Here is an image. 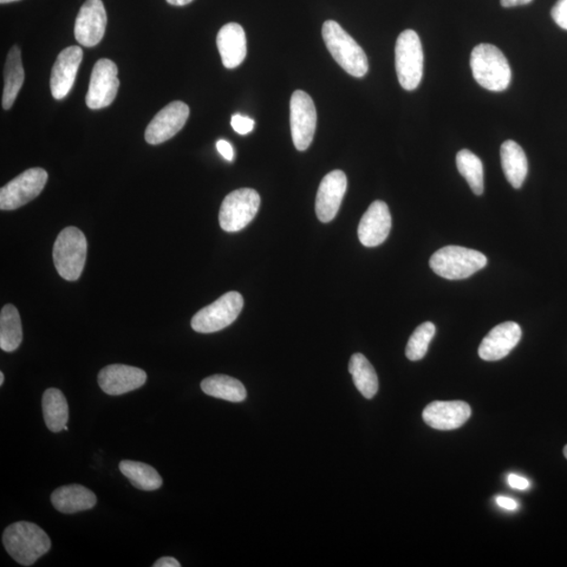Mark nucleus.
Here are the masks:
<instances>
[{
	"label": "nucleus",
	"instance_id": "1",
	"mask_svg": "<svg viewBox=\"0 0 567 567\" xmlns=\"http://www.w3.org/2000/svg\"><path fill=\"white\" fill-rule=\"evenodd\" d=\"M5 549L15 562L31 566L51 549V540L42 527L19 521L6 527L3 535Z\"/></svg>",
	"mask_w": 567,
	"mask_h": 567
},
{
	"label": "nucleus",
	"instance_id": "36",
	"mask_svg": "<svg viewBox=\"0 0 567 567\" xmlns=\"http://www.w3.org/2000/svg\"><path fill=\"white\" fill-rule=\"evenodd\" d=\"M497 501V505L501 507L506 508V510L508 511H514L516 510L518 505L516 503V501H515L512 498H507V497H504V496H500L496 499Z\"/></svg>",
	"mask_w": 567,
	"mask_h": 567
},
{
	"label": "nucleus",
	"instance_id": "28",
	"mask_svg": "<svg viewBox=\"0 0 567 567\" xmlns=\"http://www.w3.org/2000/svg\"><path fill=\"white\" fill-rule=\"evenodd\" d=\"M119 468L130 484L139 490L155 491L162 487V477L152 466L138 461L123 460Z\"/></svg>",
	"mask_w": 567,
	"mask_h": 567
},
{
	"label": "nucleus",
	"instance_id": "15",
	"mask_svg": "<svg viewBox=\"0 0 567 567\" xmlns=\"http://www.w3.org/2000/svg\"><path fill=\"white\" fill-rule=\"evenodd\" d=\"M83 58V51L77 45L64 49L52 69L50 87L56 100L67 97L73 88L78 70Z\"/></svg>",
	"mask_w": 567,
	"mask_h": 567
},
{
	"label": "nucleus",
	"instance_id": "25",
	"mask_svg": "<svg viewBox=\"0 0 567 567\" xmlns=\"http://www.w3.org/2000/svg\"><path fill=\"white\" fill-rule=\"evenodd\" d=\"M201 389L206 395L232 402L245 401L247 392L244 384L236 378L227 375H213L201 383Z\"/></svg>",
	"mask_w": 567,
	"mask_h": 567
},
{
	"label": "nucleus",
	"instance_id": "41",
	"mask_svg": "<svg viewBox=\"0 0 567 567\" xmlns=\"http://www.w3.org/2000/svg\"><path fill=\"white\" fill-rule=\"evenodd\" d=\"M563 454L565 456V458L567 459V445L565 446V448L563 449Z\"/></svg>",
	"mask_w": 567,
	"mask_h": 567
},
{
	"label": "nucleus",
	"instance_id": "14",
	"mask_svg": "<svg viewBox=\"0 0 567 567\" xmlns=\"http://www.w3.org/2000/svg\"><path fill=\"white\" fill-rule=\"evenodd\" d=\"M347 177L342 171L326 175L319 184L316 200V213L319 221L329 223L336 217L347 191Z\"/></svg>",
	"mask_w": 567,
	"mask_h": 567
},
{
	"label": "nucleus",
	"instance_id": "10",
	"mask_svg": "<svg viewBox=\"0 0 567 567\" xmlns=\"http://www.w3.org/2000/svg\"><path fill=\"white\" fill-rule=\"evenodd\" d=\"M317 115L314 100L296 90L290 100V127L293 145L299 152L308 149L316 134Z\"/></svg>",
	"mask_w": 567,
	"mask_h": 567
},
{
	"label": "nucleus",
	"instance_id": "30",
	"mask_svg": "<svg viewBox=\"0 0 567 567\" xmlns=\"http://www.w3.org/2000/svg\"><path fill=\"white\" fill-rule=\"evenodd\" d=\"M435 332V325L431 322L423 323L415 329L406 348V356L410 361H421L426 356L429 345L433 340Z\"/></svg>",
	"mask_w": 567,
	"mask_h": 567
},
{
	"label": "nucleus",
	"instance_id": "32",
	"mask_svg": "<svg viewBox=\"0 0 567 567\" xmlns=\"http://www.w3.org/2000/svg\"><path fill=\"white\" fill-rule=\"evenodd\" d=\"M552 17L560 28L567 31V0H558L552 9Z\"/></svg>",
	"mask_w": 567,
	"mask_h": 567
},
{
	"label": "nucleus",
	"instance_id": "9",
	"mask_svg": "<svg viewBox=\"0 0 567 567\" xmlns=\"http://www.w3.org/2000/svg\"><path fill=\"white\" fill-rule=\"evenodd\" d=\"M48 178V173L41 167L30 168L17 175L0 189V208L2 211H15L28 204L41 194Z\"/></svg>",
	"mask_w": 567,
	"mask_h": 567
},
{
	"label": "nucleus",
	"instance_id": "33",
	"mask_svg": "<svg viewBox=\"0 0 567 567\" xmlns=\"http://www.w3.org/2000/svg\"><path fill=\"white\" fill-rule=\"evenodd\" d=\"M217 149L222 157L225 158L227 161H233L234 152L230 142L223 139L219 140L217 142Z\"/></svg>",
	"mask_w": 567,
	"mask_h": 567
},
{
	"label": "nucleus",
	"instance_id": "3",
	"mask_svg": "<svg viewBox=\"0 0 567 567\" xmlns=\"http://www.w3.org/2000/svg\"><path fill=\"white\" fill-rule=\"evenodd\" d=\"M322 34L331 56L349 75L362 78L368 73L366 53L340 24L335 21L325 22Z\"/></svg>",
	"mask_w": 567,
	"mask_h": 567
},
{
	"label": "nucleus",
	"instance_id": "16",
	"mask_svg": "<svg viewBox=\"0 0 567 567\" xmlns=\"http://www.w3.org/2000/svg\"><path fill=\"white\" fill-rule=\"evenodd\" d=\"M472 409L465 402H433L422 412V419L428 426L449 431L464 426L470 420Z\"/></svg>",
	"mask_w": 567,
	"mask_h": 567
},
{
	"label": "nucleus",
	"instance_id": "17",
	"mask_svg": "<svg viewBox=\"0 0 567 567\" xmlns=\"http://www.w3.org/2000/svg\"><path fill=\"white\" fill-rule=\"evenodd\" d=\"M147 375L142 369L127 364H109L98 375V383L104 393L118 396L139 389L146 383Z\"/></svg>",
	"mask_w": 567,
	"mask_h": 567
},
{
	"label": "nucleus",
	"instance_id": "2",
	"mask_svg": "<svg viewBox=\"0 0 567 567\" xmlns=\"http://www.w3.org/2000/svg\"><path fill=\"white\" fill-rule=\"evenodd\" d=\"M474 80L492 92H503L512 80V70L506 57L493 44L481 43L471 54Z\"/></svg>",
	"mask_w": 567,
	"mask_h": 567
},
{
	"label": "nucleus",
	"instance_id": "29",
	"mask_svg": "<svg viewBox=\"0 0 567 567\" xmlns=\"http://www.w3.org/2000/svg\"><path fill=\"white\" fill-rule=\"evenodd\" d=\"M456 165L468 186L475 194L480 195L485 191L484 165L481 160L468 149H462L456 156Z\"/></svg>",
	"mask_w": 567,
	"mask_h": 567
},
{
	"label": "nucleus",
	"instance_id": "4",
	"mask_svg": "<svg viewBox=\"0 0 567 567\" xmlns=\"http://www.w3.org/2000/svg\"><path fill=\"white\" fill-rule=\"evenodd\" d=\"M487 259L484 253L461 246H446L430 259V267L436 275L447 279H464L485 269Z\"/></svg>",
	"mask_w": 567,
	"mask_h": 567
},
{
	"label": "nucleus",
	"instance_id": "21",
	"mask_svg": "<svg viewBox=\"0 0 567 567\" xmlns=\"http://www.w3.org/2000/svg\"><path fill=\"white\" fill-rule=\"evenodd\" d=\"M51 501L57 511L63 514H75L93 508L97 504V497L86 487L71 485L58 487L52 494Z\"/></svg>",
	"mask_w": 567,
	"mask_h": 567
},
{
	"label": "nucleus",
	"instance_id": "35",
	"mask_svg": "<svg viewBox=\"0 0 567 567\" xmlns=\"http://www.w3.org/2000/svg\"><path fill=\"white\" fill-rule=\"evenodd\" d=\"M154 567H180L181 564L179 563L177 559H175L173 557H162L159 560H157V562H156L153 564Z\"/></svg>",
	"mask_w": 567,
	"mask_h": 567
},
{
	"label": "nucleus",
	"instance_id": "38",
	"mask_svg": "<svg viewBox=\"0 0 567 567\" xmlns=\"http://www.w3.org/2000/svg\"><path fill=\"white\" fill-rule=\"evenodd\" d=\"M166 2L172 5L181 6V5H186L188 4H191L192 2H194V0H166Z\"/></svg>",
	"mask_w": 567,
	"mask_h": 567
},
{
	"label": "nucleus",
	"instance_id": "11",
	"mask_svg": "<svg viewBox=\"0 0 567 567\" xmlns=\"http://www.w3.org/2000/svg\"><path fill=\"white\" fill-rule=\"evenodd\" d=\"M120 81L118 68L109 60L98 61L90 75L89 90L86 98L87 106L90 109L108 108L116 99Z\"/></svg>",
	"mask_w": 567,
	"mask_h": 567
},
{
	"label": "nucleus",
	"instance_id": "37",
	"mask_svg": "<svg viewBox=\"0 0 567 567\" xmlns=\"http://www.w3.org/2000/svg\"><path fill=\"white\" fill-rule=\"evenodd\" d=\"M504 8H514V6L524 5L532 3V0H500Z\"/></svg>",
	"mask_w": 567,
	"mask_h": 567
},
{
	"label": "nucleus",
	"instance_id": "22",
	"mask_svg": "<svg viewBox=\"0 0 567 567\" xmlns=\"http://www.w3.org/2000/svg\"><path fill=\"white\" fill-rule=\"evenodd\" d=\"M500 157L508 184L519 189L529 172V162L523 147L513 140H507L501 146Z\"/></svg>",
	"mask_w": 567,
	"mask_h": 567
},
{
	"label": "nucleus",
	"instance_id": "31",
	"mask_svg": "<svg viewBox=\"0 0 567 567\" xmlns=\"http://www.w3.org/2000/svg\"><path fill=\"white\" fill-rule=\"evenodd\" d=\"M232 127L238 134L247 135L252 132L254 121L250 117L236 114L232 116Z\"/></svg>",
	"mask_w": 567,
	"mask_h": 567
},
{
	"label": "nucleus",
	"instance_id": "12",
	"mask_svg": "<svg viewBox=\"0 0 567 567\" xmlns=\"http://www.w3.org/2000/svg\"><path fill=\"white\" fill-rule=\"evenodd\" d=\"M107 24V11L101 0H87L76 18V41L83 47H95L106 34Z\"/></svg>",
	"mask_w": 567,
	"mask_h": 567
},
{
	"label": "nucleus",
	"instance_id": "23",
	"mask_svg": "<svg viewBox=\"0 0 567 567\" xmlns=\"http://www.w3.org/2000/svg\"><path fill=\"white\" fill-rule=\"evenodd\" d=\"M24 81V71L22 61V52L17 45H13L6 56L5 65V88L3 108L10 109L21 92Z\"/></svg>",
	"mask_w": 567,
	"mask_h": 567
},
{
	"label": "nucleus",
	"instance_id": "13",
	"mask_svg": "<svg viewBox=\"0 0 567 567\" xmlns=\"http://www.w3.org/2000/svg\"><path fill=\"white\" fill-rule=\"evenodd\" d=\"M188 117L189 108L186 103L174 101L167 104L147 126L146 141L148 145L158 146L172 139L184 128Z\"/></svg>",
	"mask_w": 567,
	"mask_h": 567
},
{
	"label": "nucleus",
	"instance_id": "8",
	"mask_svg": "<svg viewBox=\"0 0 567 567\" xmlns=\"http://www.w3.org/2000/svg\"><path fill=\"white\" fill-rule=\"evenodd\" d=\"M260 204L258 192L251 188L237 189L222 202L219 221L227 232L242 231L257 216Z\"/></svg>",
	"mask_w": 567,
	"mask_h": 567
},
{
	"label": "nucleus",
	"instance_id": "6",
	"mask_svg": "<svg viewBox=\"0 0 567 567\" xmlns=\"http://www.w3.org/2000/svg\"><path fill=\"white\" fill-rule=\"evenodd\" d=\"M395 68L402 89L414 90L419 88L423 74V51L415 31H403L397 38Z\"/></svg>",
	"mask_w": 567,
	"mask_h": 567
},
{
	"label": "nucleus",
	"instance_id": "18",
	"mask_svg": "<svg viewBox=\"0 0 567 567\" xmlns=\"http://www.w3.org/2000/svg\"><path fill=\"white\" fill-rule=\"evenodd\" d=\"M523 336L520 326L515 322H506L494 327L481 342L479 356L487 362L503 360L517 346Z\"/></svg>",
	"mask_w": 567,
	"mask_h": 567
},
{
	"label": "nucleus",
	"instance_id": "7",
	"mask_svg": "<svg viewBox=\"0 0 567 567\" xmlns=\"http://www.w3.org/2000/svg\"><path fill=\"white\" fill-rule=\"evenodd\" d=\"M243 297L237 291L225 293L217 301L201 309L192 319V327L199 334H213L232 325L242 311Z\"/></svg>",
	"mask_w": 567,
	"mask_h": 567
},
{
	"label": "nucleus",
	"instance_id": "20",
	"mask_svg": "<svg viewBox=\"0 0 567 567\" xmlns=\"http://www.w3.org/2000/svg\"><path fill=\"white\" fill-rule=\"evenodd\" d=\"M222 62L226 69H236L247 55L245 31L239 24L231 23L222 27L217 36Z\"/></svg>",
	"mask_w": 567,
	"mask_h": 567
},
{
	"label": "nucleus",
	"instance_id": "40",
	"mask_svg": "<svg viewBox=\"0 0 567 567\" xmlns=\"http://www.w3.org/2000/svg\"><path fill=\"white\" fill-rule=\"evenodd\" d=\"M4 382H5V375L2 373H0V386H3Z\"/></svg>",
	"mask_w": 567,
	"mask_h": 567
},
{
	"label": "nucleus",
	"instance_id": "27",
	"mask_svg": "<svg viewBox=\"0 0 567 567\" xmlns=\"http://www.w3.org/2000/svg\"><path fill=\"white\" fill-rule=\"evenodd\" d=\"M349 373L362 395L368 400L373 399L378 391V378L373 364L367 358L362 354L352 355Z\"/></svg>",
	"mask_w": 567,
	"mask_h": 567
},
{
	"label": "nucleus",
	"instance_id": "39",
	"mask_svg": "<svg viewBox=\"0 0 567 567\" xmlns=\"http://www.w3.org/2000/svg\"><path fill=\"white\" fill-rule=\"evenodd\" d=\"M14 2H18V0H0V4L2 5L14 3Z\"/></svg>",
	"mask_w": 567,
	"mask_h": 567
},
{
	"label": "nucleus",
	"instance_id": "5",
	"mask_svg": "<svg viewBox=\"0 0 567 567\" xmlns=\"http://www.w3.org/2000/svg\"><path fill=\"white\" fill-rule=\"evenodd\" d=\"M88 242L76 227H67L55 241L53 260L56 270L67 281L80 279L86 265Z\"/></svg>",
	"mask_w": 567,
	"mask_h": 567
},
{
	"label": "nucleus",
	"instance_id": "34",
	"mask_svg": "<svg viewBox=\"0 0 567 567\" xmlns=\"http://www.w3.org/2000/svg\"><path fill=\"white\" fill-rule=\"evenodd\" d=\"M508 485H510L514 488H517V490H526L529 488L531 484L530 481L520 477L518 475L511 474L508 476Z\"/></svg>",
	"mask_w": 567,
	"mask_h": 567
},
{
	"label": "nucleus",
	"instance_id": "24",
	"mask_svg": "<svg viewBox=\"0 0 567 567\" xmlns=\"http://www.w3.org/2000/svg\"><path fill=\"white\" fill-rule=\"evenodd\" d=\"M43 410L45 425L52 432H61L69 421L67 399L60 389L51 388L43 397Z\"/></svg>",
	"mask_w": 567,
	"mask_h": 567
},
{
	"label": "nucleus",
	"instance_id": "19",
	"mask_svg": "<svg viewBox=\"0 0 567 567\" xmlns=\"http://www.w3.org/2000/svg\"><path fill=\"white\" fill-rule=\"evenodd\" d=\"M392 227L389 207L383 201H375L364 213L358 225V239L366 247L381 245L387 240Z\"/></svg>",
	"mask_w": 567,
	"mask_h": 567
},
{
	"label": "nucleus",
	"instance_id": "26",
	"mask_svg": "<svg viewBox=\"0 0 567 567\" xmlns=\"http://www.w3.org/2000/svg\"><path fill=\"white\" fill-rule=\"evenodd\" d=\"M23 342L22 319L15 306L5 305L0 312V348L15 351Z\"/></svg>",
	"mask_w": 567,
	"mask_h": 567
}]
</instances>
